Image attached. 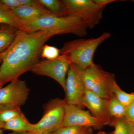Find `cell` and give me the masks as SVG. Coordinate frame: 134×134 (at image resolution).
I'll return each instance as SVG.
<instances>
[{
	"mask_svg": "<svg viewBox=\"0 0 134 134\" xmlns=\"http://www.w3.org/2000/svg\"><path fill=\"white\" fill-rule=\"evenodd\" d=\"M92 129V128L80 126L62 127L53 134H93Z\"/></svg>",
	"mask_w": 134,
	"mask_h": 134,
	"instance_id": "obj_20",
	"label": "cell"
},
{
	"mask_svg": "<svg viewBox=\"0 0 134 134\" xmlns=\"http://www.w3.org/2000/svg\"><path fill=\"white\" fill-rule=\"evenodd\" d=\"M0 24L12 26L19 30L28 31L23 22L14 14L12 10L1 2Z\"/></svg>",
	"mask_w": 134,
	"mask_h": 134,
	"instance_id": "obj_13",
	"label": "cell"
},
{
	"mask_svg": "<svg viewBox=\"0 0 134 134\" xmlns=\"http://www.w3.org/2000/svg\"><path fill=\"white\" fill-rule=\"evenodd\" d=\"M110 37V34L106 32L97 38H79L68 41L60 49V55L70 63L84 70L94 64L93 55L97 48Z\"/></svg>",
	"mask_w": 134,
	"mask_h": 134,
	"instance_id": "obj_2",
	"label": "cell"
},
{
	"mask_svg": "<svg viewBox=\"0 0 134 134\" xmlns=\"http://www.w3.org/2000/svg\"><path fill=\"white\" fill-rule=\"evenodd\" d=\"M0 2L11 10L21 6L19 0H0Z\"/></svg>",
	"mask_w": 134,
	"mask_h": 134,
	"instance_id": "obj_24",
	"label": "cell"
},
{
	"mask_svg": "<svg viewBox=\"0 0 134 134\" xmlns=\"http://www.w3.org/2000/svg\"><path fill=\"white\" fill-rule=\"evenodd\" d=\"M53 134V133H38V134Z\"/></svg>",
	"mask_w": 134,
	"mask_h": 134,
	"instance_id": "obj_33",
	"label": "cell"
},
{
	"mask_svg": "<svg viewBox=\"0 0 134 134\" xmlns=\"http://www.w3.org/2000/svg\"><path fill=\"white\" fill-rule=\"evenodd\" d=\"M82 105L83 107H87L92 115L102 121L105 126H114L115 122L108 111V99L102 98L86 89Z\"/></svg>",
	"mask_w": 134,
	"mask_h": 134,
	"instance_id": "obj_11",
	"label": "cell"
},
{
	"mask_svg": "<svg viewBox=\"0 0 134 134\" xmlns=\"http://www.w3.org/2000/svg\"><path fill=\"white\" fill-rule=\"evenodd\" d=\"M34 125L29 122L23 114L5 123L3 130L16 132H30L33 129Z\"/></svg>",
	"mask_w": 134,
	"mask_h": 134,
	"instance_id": "obj_14",
	"label": "cell"
},
{
	"mask_svg": "<svg viewBox=\"0 0 134 134\" xmlns=\"http://www.w3.org/2000/svg\"><path fill=\"white\" fill-rule=\"evenodd\" d=\"M12 10L22 21H32L45 16L53 14L43 7L21 6Z\"/></svg>",
	"mask_w": 134,
	"mask_h": 134,
	"instance_id": "obj_12",
	"label": "cell"
},
{
	"mask_svg": "<svg viewBox=\"0 0 134 134\" xmlns=\"http://www.w3.org/2000/svg\"><path fill=\"white\" fill-rule=\"evenodd\" d=\"M4 124H5V123L0 121V129H3V126H4Z\"/></svg>",
	"mask_w": 134,
	"mask_h": 134,
	"instance_id": "obj_30",
	"label": "cell"
},
{
	"mask_svg": "<svg viewBox=\"0 0 134 134\" xmlns=\"http://www.w3.org/2000/svg\"><path fill=\"white\" fill-rule=\"evenodd\" d=\"M21 108L10 109L0 112V121L6 123L17 116L23 114Z\"/></svg>",
	"mask_w": 134,
	"mask_h": 134,
	"instance_id": "obj_22",
	"label": "cell"
},
{
	"mask_svg": "<svg viewBox=\"0 0 134 134\" xmlns=\"http://www.w3.org/2000/svg\"><path fill=\"white\" fill-rule=\"evenodd\" d=\"M18 30L6 25L0 27V54L7 50L13 43Z\"/></svg>",
	"mask_w": 134,
	"mask_h": 134,
	"instance_id": "obj_15",
	"label": "cell"
},
{
	"mask_svg": "<svg viewBox=\"0 0 134 134\" xmlns=\"http://www.w3.org/2000/svg\"><path fill=\"white\" fill-rule=\"evenodd\" d=\"M2 62V60L0 56V64H1Z\"/></svg>",
	"mask_w": 134,
	"mask_h": 134,
	"instance_id": "obj_32",
	"label": "cell"
},
{
	"mask_svg": "<svg viewBox=\"0 0 134 134\" xmlns=\"http://www.w3.org/2000/svg\"><path fill=\"white\" fill-rule=\"evenodd\" d=\"M67 103L65 98L52 99L43 106L44 114L39 121L34 124L30 134L53 133L62 127Z\"/></svg>",
	"mask_w": 134,
	"mask_h": 134,
	"instance_id": "obj_6",
	"label": "cell"
},
{
	"mask_svg": "<svg viewBox=\"0 0 134 134\" xmlns=\"http://www.w3.org/2000/svg\"><path fill=\"white\" fill-rule=\"evenodd\" d=\"M84 70L70 63L66 82L65 98L67 104L83 108L82 101L86 90L83 78Z\"/></svg>",
	"mask_w": 134,
	"mask_h": 134,
	"instance_id": "obj_8",
	"label": "cell"
},
{
	"mask_svg": "<svg viewBox=\"0 0 134 134\" xmlns=\"http://www.w3.org/2000/svg\"><path fill=\"white\" fill-rule=\"evenodd\" d=\"M13 109H15V108H9V107H7L4 106L0 105V112L6 111V110Z\"/></svg>",
	"mask_w": 134,
	"mask_h": 134,
	"instance_id": "obj_27",
	"label": "cell"
},
{
	"mask_svg": "<svg viewBox=\"0 0 134 134\" xmlns=\"http://www.w3.org/2000/svg\"><path fill=\"white\" fill-rule=\"evenodd\" d=\"M21 6L43 7L38 0H19Z\"/></svg>",
	"mask_w": 134,
	"mask_h": 134,
	"instance_id": "obj_25",
	"label": "cell"
},
{
	"mask_svg": "<svg viewBox=\"0 0 134 134\" xmlns=\"http://www.w3.org/2000/svg\"><path fill=\"white\" fill-rule=\"evenodd\" d=\"M112 133L113 132H112V133H107L105 132H103V131H99L97 134H112Z\"/></svg>",
	"mask_w": 134,
	"mask_h": 134,
	"instance_id": "obj_29",
	"label": "cell"
},
{
	"mask_svg": "<svg viewBox=\"0 0 134 134\" xmlns=\"http://www.w3.org/2000/svg\"><path fill=\"white\" fill-rule=\"evenodd\" d=\"M104 126L102 121L82 107L67 104L65 106L62 127L80 126L100 129Z\"/></svg>",
	"mask_w": 134,
	"mask_h": 134,
	"instance_id": "obj_10",
	"label": "cell"
},
{
	"mask_svg": "<svg viewBox=\"0 0 134 134\" xmlns=\"http://www.w3.org/2000/svg\"><path fill=\"white\" fill-rule=\"evenodd\" d=\"M0 134H4L3 133V130L1 129H0Z\"/></svg>",
	"mask_w": 134,
	"mask_h": 134,
	"instance_id": "obj_31",
	"label": "cell"
},
{
	"mask_svg": "<svg viewBox=\"0 0 134 134\" xmlns=\"http://www.w3.org/2000/svg\"><path fill=\"white\" fill-rule=\"evenodd\" d=\"M64 16L79 18L88 28L92 29L99 24L106 5L96 3L94 0H63Z\"/></svg>",
	"mask_w": 134,
	"mask_h": 134,
	"instance_id": "obj_4",
	"label": "cell"
},
{
	"mask_svg": "<svg viewBox=\"0 0 134 134\" xmlns=\"http://www.w3.org/2000/svg\"><path fill=\"white\" fill-rule=\"evenodd\" d=\"M94 1L96 3L106 5V6L108 4L117 1L115 0H94Z\"/></svg>",
	"mask_w": 134,
	"mask_h": 134,
	"instance_id": "obj_26",
	"label": "cell"
},
{
	"mask_svg": "<svg viewBox=\"0 0 134 134\" xmlns=\"http://www.w3.org/2000/svg\"><path fill=\"white\" fill-rule=\"evenodd\" d=\"M112 134H134V124L125 118L116 121Z\"/></svg>",
	"mask_w": 134,
	"mask_h": 134,
	"instance_id": "obj_19",
	"label": "cell"
},
{
	"mask_svg": "<svg viewBox=\"0 0 134 134\" xmlns=\"http://www.w3.org/2000/svg\"><path fill=\"white\" fill-rule=\"evenodd\" d=\"M30 91L25 81L18 79L10 82L0 89V105L21 108L26 103Z\"/></svg>",
	"mask_w": 134,
	"mask_h": 134,
	"instance_id": "obj_9",
	"label": "cell"
},
{
	"mask_svg": "<svg viewBox=\"0 0 134 134\" xmlns=\"http://www.w3.org/2000/svg\"><path fill=\"white\" fill-rule=\"evenodd\" d=\"M113 93L120 102L127 107L134 102V92L128 93L121 90L115 82L113 90Z\"/></svg>",
	"mask_w": 134,
	"mask_h": 134,
	"instance_id": "obj_18",
	"label": "cell"
},
{
	"mask_svg": "<svg viewBox=\"0 0 134 134\" xmlns=\"http://www.w3.org/2000/svg\"><path fill=\"white\" fill-rule=\"evenodd\" d=\"M59 33L54 30L30 32L18 30L10 46L0 54V89L20 76L31 71L39 62L46 42Z\"/></svg>",
	"mask_w": 134,
	"mask_h": 134,
	"instance_id": "obj_1",
	"label": "cell"
},
{
	"mask_svg": "<svg viewBox=\"0 0 134 134\" xmlns=\"http://www.w3.org/2000/svg\"><path fill=\"white\" fill-rule=\"evenodd\" d=\"M9 134H29L28 132H13Z\"/></svg>",
	"mask_w": 134,
	"mask_h": 134,
	"instance_id": "obj_28",
	"label": "cell"
},
{
	"mask_svg": "<svg viewBox=\"0 0 134 134\" xmlns=\"http://www.w3.org/2000/svg\"><path fill=\"white\" fill-rule=\"evenodd\" d=\"M126 108L127 107L121 103L114 94L108 99V111L115 123L116 121L125 118Z\"/></svg>",
	"mask_w": 134,
	"mask_h": 134,
	"instance_id": "obj_16",
	"label": "cell"
},
{
	"mask_svg": "<svg viewBox=\"0 0 134 134\" xmlns=\"http://www.w3.org/2000/svg\"><path fill=\"white\" fill-rule=\"evenodd\" d=\"M83 78L86 90L108 100L113 96L115 75L105 71L99 65L94 63L85 69Z\"/></svg>",
	"mask_w": 134,
	"mask_h": 134,
	"instance_id": "obj_5",
	"label": "cell"
},
{
	"mask_svg": "<svg viewBox=\"0 0 134 134\" xmlns=\"http://www.w3.org/2000/svg\"></svg>",
	"mask_w": 134,
	"mask_h": 134,
	"instance_id": "obj_34",
	"label": "cell"
},
{
	"mask_svg": "<svg viewBox=\"0 0 134 134\" xmlns=\"http://www.w3.org/2000/svg\"><path fill=\"white\" fill-rule=\"evenodd\" d=\"M125 118L130 122L134 124V102L127 107Z\"/></svg>",
	"mask_w": 134,
	"mask_h": 134,
	"instance_id": "obj_23",
	"label": "cell"
},
{
	"mask_svg": "<svg viewBox=\"0 0 134 134\" xmlns=\"http://www.w3.org/2000/svg\"><path fill=\"white\" fill-rule=\"evenodd\" d=\"M70 62L62 55L55 59L44 60L38 63L31 71L39 75L49 77L59 84L64 91Z\"/></svg>",
	"mask_w": 134,
	"mask_h": 134,
	"instance_id": "obj_7",
	"label": "cell"
},
{
	"mask_svg": "<svg viewBox=\"0 0 134 134\" xmlns=\"http://www.w3.org/2000/svg\"><path fill=\"white\" fill-rule=\"evenodd\" d=\"M40 4L51 13L58 16H64V7L62 1L38 0Z\"/></svg>",
	"mask_w": 134,
	"mask_h": 134,
	"instance_id": "obj_17",
	"label": "cell"
},
{
	"mask_svg": "<svg viewBox=\"0 0 134 134\" xmlns=\"http://www.w3.org/2000/svg\"><path fill=\"white\" fill-rule=\"evenodd\" d=\"M28 31L54 30L59 35L72 34L79 37L87 35L88 29L81 19L74 16L48 15L32 21H23Z\"/></svg>",
	"mask_w": 134,
	"mask_h": 134,
	"instance_id": "obj_3",
	"label": "cell"
},
{
	"mask_svg": "<svg viewBox=\"0 0 134 134\" xmlns=\"http://www.w3.org/2000/svg\"><path fill=\"white\" fill-rule=\"evenodd\" d=\"M60 55V50L53 46L45 44L41 51V58L46 60L55 59Z\"/></svg>",
	"mask_w": 134,
	"mask_h": 134,
	"instance_id": "obj_21",
	"label": "cell"
}]
</instances>
